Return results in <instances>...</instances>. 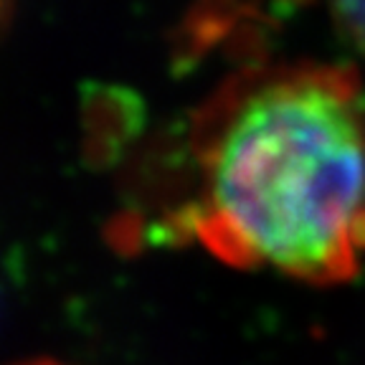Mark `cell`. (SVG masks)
Segmentation results:
<instances>
[{"instance_id": "cell-1", "label": "cell", "mask_w": 365, "mask_h": 365, "mask_svg": "<svg viewBox=\"0 0 365 365\" xmlns=\"http://www.w3.org/2000/svg\"><path fill=\"white\" fill-rule=\"evenodd\" d=\"M190 228L218 259L309 284L365 257V91L342 66L246 74L205 125Z\"/></svg>"}, {"instance_id": "cell-2", "label": "cell", "mask_w": 365, "mask_h": 365, "mask_svg": "<svg viewBox=\"0 0 365 365\" xmlns=\"http://www.w3.org/2000/svg\"><path fill=\"white\" fill-rule=\"evenodd\" d=\"M330 6L342 36L365 53V0H330Z\"/></svg>"}, {"instance_id": "cell-3", "label": "cell", "mask_w": 365, "mask_h": 365, "mask_svg": "<svg viewBox=\"0 0 365 365\" xmlns=\"http://www.w3.org/2000/svg\"><path fill=\"white\" fill-rule=\"evenodd\" d=\"M6 11H8V0H0V23L6 21Z\"/></svg>"}, {"instance_id": "cell-4", "label": "cell", "mask_w": 365, "mask_h": 365, "mask_svg": "<svg viewBox=\"0 0 365 365\" xmlns=\"http://www.w3.org/2000/svg\"><path fill=\"white\" fill-rule=\"evenodd\" d=\"M26 365H61V363H48V360H38V363H26Z\"/></svg>"}]
</instances>
